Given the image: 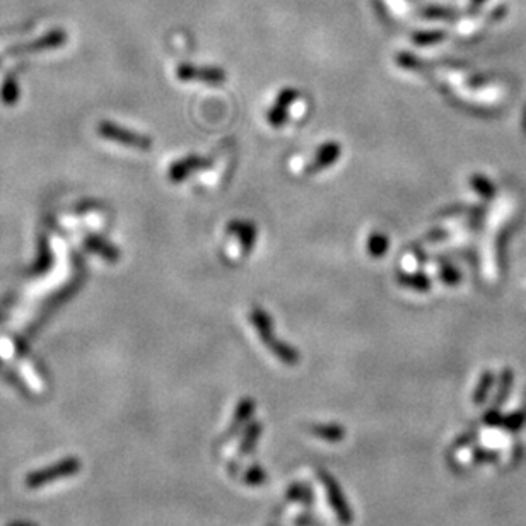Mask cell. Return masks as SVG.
<instances>
[{"instance_id":"obj_1","label":"cell","mask_w":526,"mask_h":526,"mask_svg":"<svg viewBox=\"0 0 526 526\" xmlns=\"http://www.w3.org/2000/svg\"><path fill=\"white\" fill-rule=\"evenodd\" d=\"M250 320L255 325L256 331H258L262 342L270 349V352L277 359H280V361L287 364V366H294V364L299 362V354H297V350L294 349V347L287 345V343H284L282 341H277L275 338V335H273L272 318L265 309L256 306V308L251 309Z\"/></svg>"},{"instance_id":"obj_2","label":"cell","mask_w":526,"mask_h":526,"mask_svg":"<svg viewBox=\"0 0 526 526\" xmlns=\"http://www.w3.org/2000/svg\"><path fill=\"white\" fill-rule=\"evenodd\" d=\"M81 470V462L77 458H67L64 462L55 463V465L43 468V470L33 471L26 477V486L30 488H38L47 486V484L55 482L59 479L70 477V475H76Z\"/></svg>"},{"instance_id":"obj_3","label":"cell","mask_w":526,"mask_h":526,"mask_svg":"<svg viewBox=\"0 0 526 526\" xmlns=\"http://www.w3.org/2000/svg\"><path fill=\"white\" fill-rule=\"evenodd\" d=\"M342 154V146L335 140H330V142H325L321 147H318V151L314 152L313 161L306 166L304 173L308 176L316 175V173L325 171L326 168H330L331 164L337 163L341 159Z\"/></svg>"},{"instance_id":"obj_4","label":"cell","mask_w":526,"mask_h":526,"mask_svg":"<svg viewBox=\"0 0 526 526\" xmlns=\"http://www.w3.org/2000/svg\"><path fill=\"white\" fill-rule=\"evenodd\" d=\"M227 233L236 236L241 243V250L244 255L251 253L253 251V246L256 243V238H258V231H256L255 222L251 221H241V219H234L227 224Z\"/></svg>"},{"instance_id":"obj_5","label":"cell","mask_w":526,"mask_h":526,"mask_svg":"<svg viewBox=\"0 0 526 526\" xmlns=\"http://www.w3.org/2000/svg\"><path fill=\"white\" fill-rule=\"evenodd\" d=\"M396 280H399V284L404 285V287L412 289V291L417 292H428L430 289V279L422 272L399 273V275H396Z\"/></svg>"},{"instance_id":"obj_6","label":"cell","mask_w":526,"mask_h":526,"mask_svg":"<svg viewBox=\"0 0 526 526\" xmlns=\"http://www.w3.org/2000/svg\"><path fill=\"white\" fill-rule=\"evenodd\" d=\"M325 484H326V488H328L330 499H331V503H333V508H335V511H337L338 518H341V521L343 525H349L350 513H349V508H345V503H343L341 491H338V487L335 486V484L331 482V479L328 477H325Z\"/></svg>"},{"instance_id":"obj_7","label":"cell","mask_w":526,"mask_h":526,"mask_svg":"<svg viewBox=\"0 0 526 526\" xmlns=\"http://www.w3.org/2000/svg\"><path fill=\"white\" fill-rule=\"evenodd\" d=\"M388 248H390V238L381 231H372L367 238V253L372 258H381L387 255Z\"/></svg>"},{"instance_id":"obj_8","label":"cell","mask_w":526,"mask_h":526,"mask_svg":"<svg viewBox=\"0 0 526 526\" xmlns=\"http://www.w3.org/2000/svg\"><path fill=\"white\" fill-rule=\"evenodd\" d=\"M181 77L185 79H204L207 82H212V84H219V82L226 81V72L221 69H185L181 72Z\"/></svg>"},{"instance_id":"obj_9","label":"cell","mask_w":526,"mask_h":526,"mask_svg":"<svg viewBox=\"0 0 526 526\" xmlns=\"http://www.w3.org/2000/svg\"><path fill=\"white\" fill-rule=\"evenodd\" d=\"M470 185L474 186L475 192H477L480 197H486V198L494 197V186H492V183L487 180L486 176H480V175L471 176Z\"/></svg>"},{"instance_id":"obj_10","label":"cell","mask_w":526,"mask_h":526,"mask_svg":"<svg viewBox=\"0 0 526 526\" xmlns=\"http://www.w3.org/2000/svg\"><path fill=\"white\" fill-rule=\"evenodd\" d=\"M287 118H289L287 108H282L279 105H273L270 108V111H268V115H267L268 123H270L273 128L284 127V123L287 122Z\"/></svg>"},{"instance_id":"obj_11","label":"cell","mask_w":526,"mask_h":526,"mask_svg":"<svg viewBox=\"0 0 526 526\" xmlns=\"http://www.w3.org/2000/svg\"><path fill=\"white\" fill-rule=\"evenodd\" d=\"M439 279L442 280L446 285H457L462 280V273L457 267L453 265H445V267L439 270Z\"/></svg>"},{"instance_id":"obj_12","label":"cell","mask_w":526,"mask_h":526,"mask_svg":"<svg viewBox=\"0 0 526 526\" xmlns=\"http://www.w3.org/2000/svg\"><path fill=\"white\" fill-rule=\"evenodd\" d=\"M297 98H299V91L294 89V88H285L279 93V96H277L275 99V105L282 106V108H287L294 105V103L297 101Z\"/></svg>"},{"instance_id":"obj_13","label":"cell","mask_w":526,"mask_h":526,"mask_svg":"<svg viewBox=\"0 0 526 526\" xmlns=\"http://www.w3.org/2000/svg\"><path fill=\"white\" fill-rule=\"evenodd\" d=\"M445 33L442 31H434V33H419V35L413 36V40L417 41L419 45H433L438 43L439 40L445 38Z\"/></svg>"},{"instance_id":"obj_14","label":"cell","mask_w":526,"mask_h":526,"mask_svg":"<svg viewBox=\"0 0 526 526\" xmlns=\"http://www.w3.org/2000/svg\"><path fill=\"white\" fill-rule=\"evenodd\" d=\"M313 430L318 434V436H320V434H321V436H326L330 439V441H338V439H341L342 434H343L342 429L333 428V425H331V428H314Z\"/></svg>"},{"instance_id":"obj_15","label":"cell","mask_w":526,"mask_h":526,"mask_svg":"<svg viewBox=\"0 0 526 526\" xmlns=\"http://www.w3.org/2000/svg\"><path fill=\"white\" fill-rule=\"evenodd\" d=\"M488 387H491V375H486L482 378V381H480V388L477 390V393H475V401H477V404H480V401L484 400L482 396H486Z\"/></svg>"},{"instance_id":"obj_16","label":"cell","mask_w":526,"mask_h":526,"mask_svg":"<svg viewBox=\"0 0 526 526\" xmlns=\"http://www.w3.org/2000/svg\"><path fill=\"white\" fill-rule=\"evenodd\" d=\"M484 2H486V0H471V12L477 11Z\"/></svg>"}]
</instances>
